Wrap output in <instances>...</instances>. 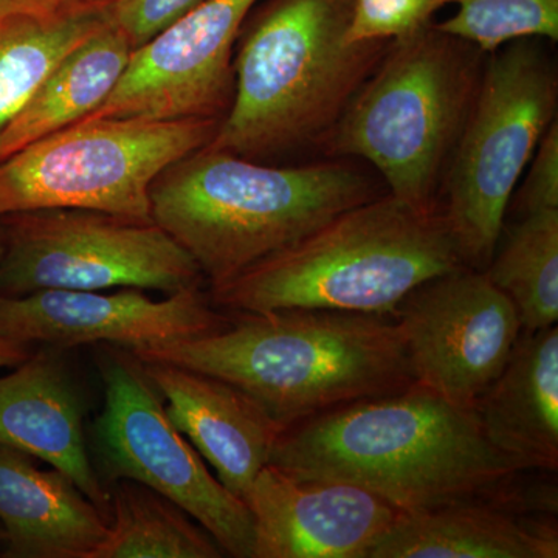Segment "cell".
Masks as SVG:
<instances>
[{"label": "cell", "mask_w": 558, "mask_h": 558, "mask_svg": "<svg viewBox=\"0 0 558 558\" xmlns=\"http://www.w3.org/2000/svg\"><path fill=\"white\" fill-rule=\"evenodd\" d=\"M557 495L497 494L402 513L368 558H557Z\"/></svg>", "instance_id": "15"}, {"label": "cell", "mask_w": 558, "mask_h": 558, "mask_svg": "<svg viewBox=\"0 0 558 558\" xmlns=\"http://www.w3.org/2000/svg\"><path fill=\"white\" fill-rule=\"evenodd\" d=\"M457 0H352L348 43H392L435 22V14Z\"/></svg>", "instance_id": "25"}, {"label": "cell", "mask_w": 558, "mask_h": 558, "mask_svg": "<svg viewBox=\"0 0 558 558\" xmlns=\"http://www.w3.org/2000/svg\"><path fill=\"white\" fill-rule=\"evenodd\" d=\"M130 39L106 22L40 84L31 101L0 132V161L92 116L117 86L132 53Z\"/></svg>", "instance_id": "20"}, {"label": "cell", "mask_w": 558, "mask_h": 558, "mask_svg": "<svg viewBox=\"0 0 558 558\" xmlns=\"http://www.w3.org/2000/svg\"><path fill=\"white\" fill-rule=\"evenodd\" d=\"M380 194L351 159L270 167L204 146L154 180L150 219L215 288Z\"/></svg>", "instance_id": "3"}, {"label": "cell", "mask_w": 558, "mask_h": 558, "mask_svg": "<svg viewBox=\"0 0 558 558\" xmlns=\"http://www.w3.org/2000/svg\"><path fill=\"white\" fill-rule=\"evenodd\" d=\"M532 332L558 322V209L521 216L484 270Z\"/></svg>", "instance_id": "23"}, {"label": "cell", "mask_w": 558, "mask_h": 558, "mask_svg": "<svg viewBox=\"0 0 558 558\" xmlns=\"http://www.w3.org/2000/svg\"><path fill=\"white\" fill-rule=\"evenodd\" d=\"M464 266L440 207L384 193L209 290L229 312L318 310L391 315L429 279Z\"/></svg>", "instance_id": "5"}, {"label": "cell", "mask_w": 558, "mask_h": 558, "mask_svg": "<svg viewBox=\"0 0 558 558\" xmlns=\"http://www.w3.org/2000/svg\"><path fill=\"white\" fill-rule=\"evenodd\" d=\"M3 248H5V231H3L2 223H0V258H2Z\"/></svg>", "instance_id": "31"}, {"label": "cell", "mask_w": 558, "mask_h": 558, "mask_svg": "<svg viewBox=\"0 0 558 558\" xmlns=\"http://www.w3.org/2000/svg\"><path fill=\"white\" fill-rule=\"evenodd\" d=\"M219 123L100 119L53 132L0 161V216L80 208L153 220L154 180L174 161L207 146Z\"/></svg>", "instance_id": "8"}, {"label": "cell", "mask_w": 558, "mask_h": 558, "mask_svg": "<svg viewBox=\"0 0 558 558\" xmlns=\"http://www.w3.org/2000/svg\"><path fill=\"white\" fill-rule=\"evenodd\" d=\"M105 11L0 16V132L76 47L105 27Z\"/></svg>", "instance_id": "22"}, {"label": "cell", "mask_w": 558, "mask_h": 558, "mask_svg": "<svg viewBox=\"0 0 558 558\" xmlns=\"http://www.w3.org/2000/svg\"><path fill=\"white\" fill-rule=\"evenodd\" d=\"M543 40H512L487 54L440 185V211L470 269L484 271L494 258L517 183L557 120V68Z\"/></svg>", "instance_id": "7"}, {"label": "cell", "mask_w": 558, "mask_h": 558, "mask_svg": "<svg viewBox=\"0 0 558 558\" xmlns=\"http://www.w3.org/2000/svg\"><path fill=\"white\" fill-rule=\"evenodd\" d=\"M65 351L38 344L0 377V442L60 470L110 520L109 490L92 462L83 392Z\"/></svg>", "instance_id": "16"}, {"label": "cell", "mask_w": 558, "mask_h": 558, "mask_svg": "<svg viewBox=\"0 0 558 558\" xmlns=\"http://www.w3.org/2000/svg\"><path fill=\"white\" fill-rule=\"evenodd\" d=\"M3 548H5V534H3V529L0 527V557H2Z\"/></svg>", "instance_id": "32"}, {"label": "cell", "mask_w": 558, "mask_h": 558, "mask_svg": "<svg viewBox=\"0 0 558 558\" xmlns=\"http://www.w3.org/2000/svg\"><path fill=\"white\" fill-rule=\"evenodd\" d=\"M454 5L457 13L436 25L486 54L512 40H558V0H457Z\"/></svg>", "instance_id": "24"}, {"label": "cell", "mask_w": 558, "mask_h": 558, "mask_svg": "<svg viewBox=\"0 0 558 558\" xmlns=\"http://www.w3.org/2000/svg\"><path fill=\"white\" fill-rule=\"evenodd\" d=\"M105 405L89 436L92 462L106 488L131 480L185 510L226 556L253 558L248 506L209 472L204 458L168 417L142 363L126 349L97 344Z\"/></svg>", "instance_id": "9"}, {"label": "cell", "mask_w": 558, "mask_h": 558, "mask_svg": "<svg viewBox=\"0 0 558 558\" xmlns=\"http://www.w3.org/2000/svg\"><path fill=\"white\" fill-rule=\"evenodd\" d=\"M245 505L253 558H368L405 513L354 484L293 478L271 465L253 481Z\"/></svg>", "instance_id": "14"}, {"label": "cell", "mask_w": 558, "mask_h": 558, "mask_svg": "<svg viewBox=\"0 0 558 558\" xmlns=\"http://www.w3.org/2000/svg\"><path fill=\"white\" fill-rule=\"evenodd\" d=\"M486 58L436 22L392 40L318 149L329 159L365 161L387 193L413 207L439 208Z\"/></svg>", "instance_id": "6"}, {"label": "cell", "mask_w": 558, "mask_h": 558, "mask_svg": "<svg viewBox=\"0 0 558 558\" xmlns=\"http://www.w3.org/2000/svg\"><path fill=\"white\" fill-rule=\"evenodd\" d=\"M352 0H269L244 24L233 100L207 146L263 161L319 148L389 44L348 43Z\"/></svg>", "instance_id": "4"}, {"label": "cell", "mask_w": 558, "mask_h": 558, "mask_svg": "<svg viewBox=\"0 0 558 558\" xmlns=\"http://www.w3.org/2000/svg\"><path fill=\"white\" fill-rule=\"evenodd\" d=\"M5 248L0 295L47 289H202L196 260L153 220L80 208H46L0 216Z\"/></svg>", "instance_id": "10"}, {"label": "cell", "mask_w": 558, "mask_h": 558, "mask_svg": "<svg viewBox=\"0 0 558 558\" xmlns=\"http://www.w3.org/2000/svg\"><path fill=\"white\" fill-rule=\"evenodd\" d=\"M38 344L0 337V368H14L33 354Z\"/></svg>", "instance_id": "29"}, {"label": "cell", "mask_w": 558, "mask_h": 558, "mask_svg": "<svg viewBox=\"0 0 558 558\" xmlns=\"http://www.w3.org/2000/svg\"><path fill=\"white\" fill-rule=\"evenodd\" d=\"M267 465L354 484L405 513L497 494L526 472L488 442L475 411L417 381L281 429Z\"/></svg>", "instance_id": "1"}, {"label": "cell", "mask_w": 558, "mask_h": 558, "mask_svg": "<svg viewBox=\"0 0 558 558\" xmlns=\"http://www.w3.org/2000/svg\"><path fill=\"white\" fill-rule=\"evenodd\" d=\"M108 534L90 558H220L208 531L159 492L131 480L109 484Z\"/></svg>", "instance_id": "21"}, {"label": "cell", "mask_w": 558, "mask_h": 558, "mask_svg": "<svg viewBox=\"0 0 558 558\" xmlns=\"http://www.w3.org/2000/svg\"><path fill=\"white\" fill-rule=\"evenodd\" d=\"M229 315L226 328L207 336L126 351L140 362L170 363L233 385L279 429L416 384L391 315L318 310Z\"/></svg>", "instance_id": "2"}, {"label": "cell", "mask_w": 558, "mask_h": 558, "mask_svg": "<svg viewBox=\"0 0 558 558\" xmlns=\"http://www.w3.org/2000/svg\"><path fill=\"white\" fill-rule=\"evenodd\" d=\"M392 317L417 384L465 410L498 379L523 330L508 296L468 266L418 286Z\"/></svg>", "instance_id": "11"}, {"label": "cell", "mask_w": 558, "mask_h": 558, "mask_svg": "<svg viewBox=\"0 0 558 558\" xmlns=\"http://www.w3.org/2000/svg\"><path fill=\"white\" fill-rule=\"evenodd\" d=\"M259 0H205L132 50L108 100L87 120H222L234 92L233 54Z\"/></svg>", "instance_id": "12"}, {"label": "cell", "mask_w": 558, "mask_h": 558, "mask_svg": "<svg viewBox=\"0 0 558 558\" xmlns=\"http://www.w3.org/2000/svg\"><path fill=\"white\" fill-rule=\"evenodd\" d=\"M488 442L531 472L558 468V329L521 330L508 365L476 403Z\"/></svg>", "instance_id": "19"}, {"label": "cell", "mask_w": 558, "mask_h": 558, "mask_svg": "<svg viewBox=\"0 0 558 558\" xmlns=\"http://www.w3.org/2000/svg\"><path fill=\"white\" fill-rule=\"evenodd\" d=\"M83 11L76 0H0V16L7 14H32V16L51 17Z\"/></svg>", "instance_id": "28"}, {"label": "cell", "mask_w": 558, "mask_h": 558, "mask_svg": "<svg viewBox=\"0 0 558 558\" xmlns=\"http://www.w3.org/2000/svg\"><path fill=\"white\" fill-rule=\"evenodd\" d=\"M3 558H90L109 519L60 470L0 442Z\"/></svg>", "instance_id": "18"}, {"label": "cell", "mask_w": 558, "mask_h": 558, "mask_svg": "<svg viewBox=\"0 0 558 558\" xmlns=\"http://www.w3.org/2000/svg\"><path fill=\"white\" fill-rule=\"evenodd\" d=\"M515 204L521 216L543 209H558V123L554 120L539 140Z\"/></svg>", "instance_id": "27"}, {"label": "cell", "mask_w": 558, "mask_h": 558, "mask_svg": "<svg viewBox=\"0 0 558 558\" xmlns=\"http://www.w3.org/2000/svg\"><path fill=\"white\" fill-rule=\"evenodd\" d=\"M202 289L153 300L140 289H47L0 295V337L75 348L112 344L124 349L207 336L229 325Z\"/></svg>", "instance_id": "13"}, {"label": "cell", "mask_w": 558, "mask_h": 558, "mask_svg": "<svg viewBox=\"0 0 558 558\" xmlns=\"http://www.w3.org/2000/svg\"><path fill=\"white\" fill-rule=\"evenodd\" d=\"M202 2L205 0H116L105 14L130 39L132 49H137Z\"/></svg>", "instance_id": "26"}, {"label": "cell", "mask_w": 558, "mask_h": 558, "mask_svg": "<svg viewBox=\"0 0 558 558\" xmlns=\"http://www.w3.org/2000/svg\"><path fill=\"white\" fill-rule=\"evenodd\" d=\"M116 0H76L78 9L83 11H105Z\"/></svg>", "instance_id": "30"}, {"label": "cell", "mask_w": 558, "mask_h": 558, "mask_svg": "<svg viewBox=\"0 0 558 558\" xmlns=\"http://www.w3.org/2000/svg\"><path fill=\"white\" fill-rule=\"evenodd\" d=\"M140 363L167 402L174 427L211 465L216 478L245 502L253 481L269 464L278 425L218 377L170 363Z\"/></svg>", "instance_id": "17"}]
</instances>
